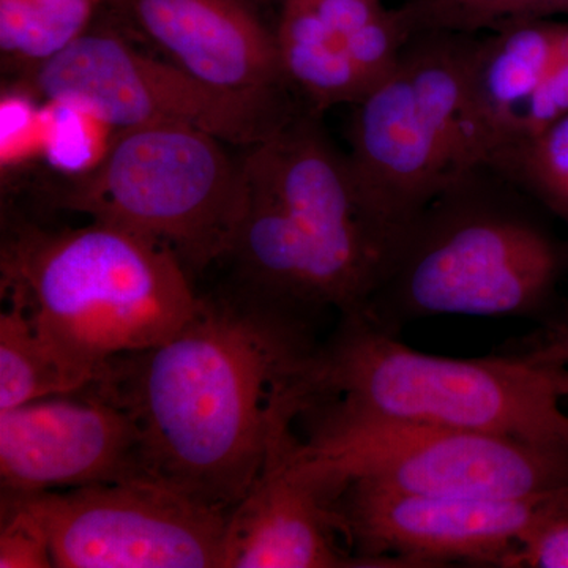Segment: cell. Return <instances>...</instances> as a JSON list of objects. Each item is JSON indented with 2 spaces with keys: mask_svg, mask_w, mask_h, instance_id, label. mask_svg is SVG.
Segmentation results:
<instances>
[{
  "mask_svg": "<svg viewBox=\"0 0 568 568\" xmlns=\"http://www.w3.org/2000/svg\"><path fill=\"white\" fill-rule=\"evenodd\" d=\"M315 346L302 315L242 290L200 297L173 336L112 358L89 386L133 418L149 478L230 515L301 413Z\"/></svg>",
  "mask_w": 568,
  "mask_h": 568,
  "instance_id": "6da1fadb",
  "label": "cell"
},
{
  "mask_svg": "<svg viewBox=\"0 0 568 568\" xmlns=\"http://www.w3.org/2000/svg\"><path fill=\"white\" fill-rule=\"evenodd\" d=\"M245 212L230 253L244 291L290 312H365L394 239L368 211L323 114L304 108L242 159Z\"/></svg>",
  "mask_w": 568,
  "mask_h": 568,
  "instance_id": "7a4b0ae2",
  "label": "cell"
},
{
  "mask_svg": "<svg viewBox=\"0 0 568 568\" xmlns=\"http://www.w3.org/2000/svg\"><path fill=\"white\" fill-rule=\"evenodd\" d=\"M541 209L491 164H469L399 235L366 315L392 332L432 316L537 315L567 263Z\"/></svg>",
  "mask_w": 568,
  "mask_h": 568,
  "instance_id": "3957f363",
  "label": "cell"
},
{
  "mask_svg": "<svg viewBox=\"0 0 568 568\" xmlns=\"http://www.w3.org/2000/svg\"><path fill=\"white\" fill-rule=\"evenodd\" d=\"M0 293L89 384L112 358L173 336L200 302L170 248L92 220L67 230L11 227Z\"/></svg>",
  "mask_w": 568,
  "mask_h": 568,
  "instance_id": "277c9868",
  "label": "cell"
},
{
  "mask_svg": "<svg viewBox=\"0 0 568 568\" xmlns=\"http://www.w3.org/2000/svg\"><path fill=\"white\" fill-rule=\"evenodd\" d=\"M301 377L302 409L334 407L568 448V416L548 368L521 355L418 353L365 312L342 316L335 334L313 347Z\"/></svg>",
  "mask_w": 568,
  "mask_h": 568,
  "instance_id": "5b68a950",
  "label": "cell"
},
{
  "mask_svg": "<svg viewBox=\"0 0 568 568\" xmlns=\"http://www.w3.org/2000/svg\"><path fill=\"white\" fill-rule=\"evenodd\" d=\"M478 36L422 32L394 71L355 104L347 140L358 194L394 239L452 179L474 164L467 78Z\"/></svg>",
  "mask_w": 568,
  "mask_h": 568,
  "instance_id": "8992f818",
  "label": "cell"
},
{
  "mask_svg": "<svg viewBox=\"0 0 568 568\" xmlns=\"http://www.w3.org/2000/svg\"><path fill=\"white\" fill-rule=\"evenodd\" d=\"M224 142L189 126L118 130L102 162L54 193V205L170 248L186 271L230 256L245 179Z\"/></svg>",
  "mask_w": 568,
  "mask_h": 568,
  "instance_id": "52a82bcc",
  "label": "cell"
},
{
  "mask_svg": "<svg viewBox=\"0 0 568 568\" xmlns=\"http://www.w3.org/2000/svg\"><path fill=\"white\" fill-rule=\"evenodd\" d=\"M297 454L328 497L349 481L418 496L510 499L567 487L568 448L308 406Z\"/></svg>",
  "mask_w": 568,
  "mask_h": 568,
  "instance_id": "ba28073f",
  "label": "cell"
},
{
  "mask_svg": "<svg viewBox=\"0 0 568 568\" xmlns=\"http://www.w3.org/2000/svg\"><path fill=\"white\" fill-rule=\"evenodd\" d=\"M115 26L103 2L88 31L29 73L36 91L48 102L77 104L114 130L189 126L248 149L305 108L287 89L209 84L171 61L134 50Z\"/></svg>",
  "mask_w": 568,
  "mask_h": 568,
  "instance_id": "9c48e42d",
  "label": "cell"
},
{
  "mask_svg": "<svg viewBox=\"0 0 568 568\" xmlns=\"http://www.w3.org/2000/svg\"><path fill=\"white\" fill-rule=\"evenodd\" d=\"M339 537L365 567H504L514 549L568 515L567 487L510 499L406 495L349 481L332 496Z\"/></svg>",
  "mask_w": 568,
  "mask_h": 568,
  "instance_id": "30bf717a",
  "label": "cell"
},
{
  "mask_svg": "<svg viewBox=\"0 0 568 568\" xmlns=\"http://www.w3.org/2000/svg\"><path fill=\"white\" fill-rule=\"evenodd\" d=\"M58 568H222L227 514L151 478L28 493Z\"/></svg>",
  "mask_w": 568,
  "mask_h": 568,
  "instance_id": "8fae6325",
  "label": "cell"
},
{
  "mask_svg": "<svg viewBox=\"0 0 568 568\" xmlns=\"http://www.w3.org/2000/svg\"><path fill=\"white\" fill-rule=\"evenodd\" d=\"M134 478H149L136 425L122 406L91 386L0 413L2 493Z\"/></svg>",
  "mask_w": 568,
  "mask_h": 568,
  "instance_id": "7c38bea8",
  "label": "cell"
},
{
  "mask_svg": "<svg viewBox=\"0 0 568 568\" xmlns=\"http://www.w3.org/2000/svg\"><path fill=\"white\" fill-rule=\"evenodd\" d=\"M275 31L291 89L321 114L361 103L407 41L396 10L381 0H282Z\"/></svg>",
  "mask_w": 568,
  "mask_h": 568,
  "instance_id": "4fadbf2b",
  "label": "cell"
},
{
  "mask_svg": "<svg viewBox=\"0 0 568 568\" xmlns=\"http://www.w3.org/2000/svg\"><path fill=\"white\" fill-rule=\"evenodd\" d=\"M294 422L278 426L252 487L227 515L222 568L365 567L339 545L331 499L298 459Z\"/></svg>",
  "mask_w": 568,
  "mask_h": 568,
  "instance_id": "5bb4252c",
  "label": "cell"
},
{
  "mask_svg": "<svg viewBox=\"0 0 568 568\" xmlns=\"http://www.w3.org/2000/svg\"><path fill=\"white\" fill-rule=\"evenodd\" d=\"M261 0H115L106 3L125 29L209 84L291 89L275 26ZM294 92V91H293Z\"/></svg>",
  "mask_w": 568,
  "mask_h": 568,
  "instance_id": "9a60e30c",
  "label": "cell"
},
{
  "mask_svg": "<svg viewBox=\"0 0 568 568\" xmlns=\"http://www.w3.org/2000/svg\"><path fill=\"white\" fill-rule=\"evenodd\" d=\"M560 21L511 22L477 37L467 78L466 134L474 162L499 144L555 63Z\"/></svg>",
  "mask_w": 568,
  "mask_h": 568,
  "instance_id": "2e32d148",
  "label": "cell"
},
{
  "mask_svg": "<svg viewBox=\"0 0 568 568\" xmlns=\"http://www.w3.org/2000/svg\"><path fill=\"white\" fill-rule=\"evenodd\" d=\"M104 0H0L3 63L31 73L89 28Z\"/></svg>",
  "mask_w": 568,
  "mask_h": 568,
  "instance_id": "e0dca14e",
  "label": "cell"
},
{
  "mask_svg": "<svg viewBox=\"0 0 568 568\" xmlns=\"http://www.w3.org/2000/svg\"><path fill=\"white\" fill-rule=\"evenodd\" d=\"M88 386L89 381L59 357L20 310L3 305L0 313V413Z\"/></svg>",
  "mask_w": 568,
  "mask_h": 568,
  "instance_id": "ac0fdd59",
  "label": "cell"
},
{
  "mask_svg": "<svg viewBox=\"0 0 568 568\" xmlns=\"http://www.w3.org/2000/svg\"><path fill=\"white\" fill-rule=\"evenodd\" d=\"M484 162L521 186L568 231V115L537 136L500 145Z\"/></svg>",
  "mask_w": 568,
  "mask_h": 568,
  "instance_id": "d6986e66",
  "label": "cell"
},
{
  "mask_svg": "<svg viewBox=\"0 0 568 568\" xmlns=\"http://www.w3.org/2000/svg\"><path fill=\"white\" fill-rule=\"evenodd\" d=\"M395 10L407 39L422 32L478 36L511 22L568 14V0H405Z\"/></svg>",
  "mask_w": 568,
  "mask_h": 568,
  "instance_id": "ffe728a7",
  "label": "cell"
},
{
  "mask_svg": "<svg viewBox=\"0 0 568 568\" xmlns=\"http://www.w3.org/2000/svg\"><path fill=\"white\" fill-rule=\"evenodd\" d=\"M0 567H54L47 523L28 493H2Z\"/></svg>",
  "mask_w": 568,
  "mask_h": 568,
  "instance_id": "44dd1931",
  "label": "cell"
},
{
  "mask_svg": "<svg viewBox=\"0 0 568 568\" xmlns=\"http://www.w3.org/2000/svg\"><path fill=\"white\" fill-rule=\"evenodd\" d=\"M568 115V22L560 21L558 51L555 63L538 85L528 103L508 126L500 145L528 140L544 133ZM493 149V151H495ZM491 152V151H489ZM488 152V153H489ZM487 153V155H488Z\"/></svg>",
  "mask_w": 568,
  "mask_h": 568,
  "instance_id": "7402d4cb",
  "label": "cell"
},
{
  "mask_svg": "<svg viewBox=\"0 0 568 568\" xmlns=\"http://www.w3.org/2000/svg\"><path fill=\"white\" fill-rule=\"evenodd\" d=\"M504 567L568 568V515L552 519L523 540Z\"/></svg>",
  "mask_w": 568,
  "mask_h": 568,
  "instance_id": "603a6c76",
  "label": "cell"
},
{
  "mask_svg": "<svg viewBox=\"0 0 568 568\" xmlns=\"http://www.w3.org/2000/svg\"><path fill=\"white\" fill-rule=\"evenodd\" d=\"M521 357L545 368H568V313L562 324Z\"/></svg>",
  "mask_w": 568,
  "mask_h": 568,
  "instance_id": "cb8c5ba5",
  "label": "cell"
},
{
  "mask_svg": "<svg viewBox=\"0 0 568 568\" xmlns=\"http://www.w3.org/2000/svg\"><path fill=\"white\" fill-rule=\"evenodd\" d=\"M548 372L560 398L568 396V368H548Z\"/></svg>",
  "mask_w": 568,
  "mask_h": 568,
  "instance_id": "d4e9b609",
  "label": "cell"
},
{
  "mask_svg": "<svg viewBox=\"0 0 568 568\" xmlns=\"http://www.w3.org/2000/svg\"><path fill=\"white\" fill-rule=\"evenodd\" d=\"M115 2V0H104V3H112Z\"/></svg>",
  "mask_w": 568,
  "mask_h": 568,
  "instance_id": "484cf974",
  "label": "cell"
},
{
  "mask_svg": "<svg viewBox=\"0 0 568 568\" xmlns=\"http://www.w3.org/2000/svg\"><path fill=\"white\" fill-rule=\"evenodd\" d=\"M261 2H263V0H261Z\"/></svg>",
  "mask_w": 568,
  "mask_h": 568,
  "instance_id": "4316f807",
  "label": "cell"
}]
</instances>
